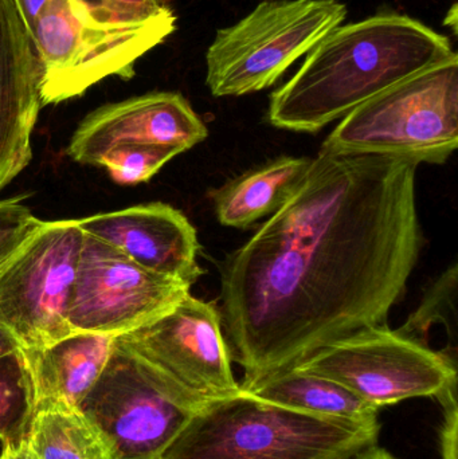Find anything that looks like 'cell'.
<instances>
[{"instance_id": "obj_1", "label": "cell", "mask_w": 458, "mask_h": 459, "mask_svg": "<svg viewBox=\"0 0 458 459\" xmlns=\"http://www.w3.org/2000/svg\"><path fill=\"white\" fill-rule=\"evenodd\" d=\"M419 166L320 148L292 196L225 259L220 317L241 388L386 324L421 254Z\"/></svg>"}, {"instance_id": "obj_2", "label": "cell", "mask_w": 458, "mask_h": 459, "mask_svg": "<svg viewBox=\"0 0 458 459\" xmlns=\"http://www.w3.org/2000/svg\"><path fill=\"white\" fill-rule=\"evenodd\" d=\"M451 39L398 13H381L325 35L271 94L268 120L316 134L400 81L454 56Z\"/></svg>"}, {"instance_id": "obj_3", "label": "cell", "mask_w": 458, "mask_h": 459, "mask_svg": "<svg viewBox=\"0 0 458 459\" xmlns=\"http://www.w3.org/2000/svg\"><path fill=\"white\" fill-rule=\"evenodd\" d=\"M379 428L303 414L239 390L207 401L160 459H349L376 445Z\"/></svg>"}, {"instance_id": "obj_4", "label": "cell", "mask_w": 458, "mask_h": 459, "mask_svg": "<svg viewBox=\"0 0 458 459\" xmlns=\"http://www.w3.org/2000/svg\"><path fill=\"white\" fill-rule=\"evenodd\" d=\"M458 145V56L371 97L341 118L323 150L444 164Z\"/></svg>"}, {"instance_id": "obj_5", "label": "cell", "mask_w": 458, "mask_h": 459, "mask_svg": "<svg viewBox=\"0 0 458 459\" xmlns=\"http://www.w3.org/2000/svg\"><path fill=\"white\" fill-rule=\"evenodd\" d=\"M338 0H266L233 26L220 29L206 54V85L214 97L271 88L325 35L341 26Z\"/></svg>"}, {"instance_id": "obj_6", "label": "cell", "mask_w": 458, "mask_h": 459, "mask_svg": "<svg viewBox=\"0 0 458 459\" xmlns=\"http://www.w3.org/2000/svg\"><path fill=\"white\" fill-rule=\"evenodd\" d=\"M174 13L134 26H101L72 0H50L29 34L39 66L42 105L82 96L108 77H134V65L175 31Z\"/></svg>"}, {"instance_id": "obj_7", "label": "cell", "mask_w": 458, "mask_h": 459, "mask_svg": "<svg viewBox=\"0 0 458 459\" xmlns=\"http://www.w3.org/2000/svg\"><path fill=\"white\" fill-rule=\"evenodd\" d=\"M207 401L116 340L101 377L78 409L115 459H160Z\"/></svg>"}, {"instance_id": "obj_8", "label": "cell", "mask_w": 458, "mask_h": 459, "mask_svg": "<svg viewBox=\"0 0 458 459\" xmlns=\"http://www.w3.org/2000/svg\"><path fill=\"white\" fill-rule=\"evenodd\" d=\"M292 367L335 380L376 410L457 391L454 359L386 324L336 340Z\"/></svg>"}, {"instance_id": "obj_9", "label": "cell", "mask_w": 458, "mask_h": 459, "mask_svg": "<svg viewBox=\"0 0 458 459\" xmlns=\"http://www.w3.org/2000/svg\"><path fill=\"white\" fill-rule=\"evenodd\" d=\"M82 240L78 220L42 222L0 270V324L22 350L74 333L69 307Z\"/></svg>"}, {"instance_id": "obj_10", "label": "cell", "mask_w": 458, "mask_h": 459, "mask_svg": "<svg viewBox=\"0 0 458 459\" xmlns=\"http://www.w3.org/2000/svg\"><path fill=\"white\" fill-rule=\"evenodd\" d=\"M191 286L143 269L83 232L69 307L73 332L120 336L179 304Z\"/></svg>"}, {"instance_id": "obj_11", "label": "cell", "mask_w": 458, "mask_h": 459, "mask_svg": "<svg viewBox=\"0 0 458 459\" xmlns=\"http://www.w3.org/2000/svg\"><path fill=\"white\" fill-rule=\"evenodd\" d=\"M116 340L203 401L241 390L220 310L191 293L160 317Z\"/></svg>"}, {"instance_id": "obj_12", "label": "cell", "mask_w": 458, "mask_h": 459, "mask_svg": "<svg viewBox=\"0 0 458 459\" xmlns=\"http://www.w3.org/2000/svg\"><path fill=\"white\" fill-rule=\"evenodd\" d=\"M209 134L190 102L180 93L153 91L104 105L81 121L67 147L75 163L96 166L109 148L147 144L186 152Z\"/></svg>"}, {"instance_id": "obj_13", "label": "cell", "mask_w": 458, "mask_h": 459, "mask_svg": "<svg viewBox=\"0 0 458 459\" xmlns=\"http://www.w3.org/2000/svg\"><path fill=\"white\" fill-rule=\"evenodd\" d=\"M78 225L148 272L190 286L203 274L196 259L201 245L195 229L169 204H137L78 220Z\"/></svg>"}, {"instance_id": "obj_14", "label": "cell", "mask_w": 458, "mask_h": 459, "mask_svg": "<svg viewBox=\"0 0 458 459\" xmlns=\"http://www.w3.org/2000/svg\"><path fill=\"white\" fill-rule=\"evenodd\" d=\"M40 107L31 38L13 0H0V191L31 161Z\"/></svg>"}, {"instance_id": "obj_15", "label": "cell", "mask_w": 458, "mask_h": 459, "mask_svg": "<svg viewBox=\"0 0 458 459\" xmlns=\"http://www.w3.org/2000/svg\"><path fill=\"white\" fill-rule=\"evenodd\" d=\"M116 337L74 332L39 350H22L29 363L39 403H65L80 407L101 377ZM37 407V406H35Z\"/></svg>"}, {"instance_id": "obj_16", "label": "cell", "mask_w": 458, "mask_h": 459, "mask_svg": "<svg viewBox=\"0 0 458 459\" xmlns=\"http://www.w3.org/2000/svg\"><path fill=\"white\" fill-rule=\"evenodd\" d=\"M312 158L280 156L245 172L212 194L218 222L246 229L274 214L306 177Z\"/></svg>"}, {"instance_id": "obj_17", "label": "cell", "mask_w": 458, "mask_h": 459, "mask_svg": "<svg viewBox=\"0 0 458 459\" xmlns=\"http://www.w3.org/2000/svg\"><path fill=\"white\" fill-rule=\"evenodd\" d=\"M241 390L261 401L314 417L366 425L379 423L376 407L335 380L296 367L274 372Z\"/></svg>"}, {"instance_id": "obj_18", "label": "cell", "mask_w": 458, "mask_h": 459, "mask_svg": "<svg viewBox=\"0 0 458 459\" xmlns=\"http://www.w3.org/2000/svg\"><path fill=\"white\" fill-rule=\"evenodd\" d=\"M27 441L39 459H115L99 429L78 407L39 403Z\"/></svg>"}, {"instance_id": "obj_19", "label": "cell", "mask_w": 458, "mask_h": 459, "mask_svg": "<svg viewBox=\"0 0 458 459\" xmlns=\"http://www.w3.org/2000/svg\"><path fill=\"white\" fill-rule=\"evenodd\" d=\"M37 399L22 348L0 356V439L18 444L27 438Z\"/></svg>"}, {"instance_id": "obj_20", "label": "cell", "mask_w": 458, "mask_h": 459, "mask_svg": "<svg viewBox=\"0 0 458 459\" xmlns=\"http://www.w3.org/2000/svg\"><path fill=\"white\" fill-rule=\"evenodd\" d=\"M183 153L177 148L147 144H118L97 160L120 186H136L155 177L169 160Z\"/></svg>"}, {"instance_id": "obj_21", "label": "cell", "mask_w": 458, "mask_h": 459, "mask_svg": "<svg viewBox=\"0 0 458 459\" xmlns=\"http://www.w3.org/2000/svg\"><path fill=\"white\" fill-rule=\"evenodd\" d=\"M89 21L101 26H134L171 13L164 0H72Z\"/></svg>"}, {"instance_id": "obj_22", "label": "cell", "mask_w": 458, "mask_h": 459, "mask_svg": "<svg viewBox=\"0 0 458 459\" xmlns=\"http://www.w3.org/2000/svg\"><path fill=\"white\" fill-rule=\"evenodd\" d=\"M457 264H452L448 270L438 277V280L428 289L419 309L409 317L408 323L398 329L401 333L425 342L433 324L441 323L448 318L449 310L454 312V299L457 289Z\"/></svg>"}, {"instance_id": "obj_23", "label": "cell", "mask_w": 458, "mask_h": 459, "mask_svg": "<svg viewBox=\"0 0 458 459\" xmlns=\"http://www.w3.org/2000/svg\"><path fill=\"white\" fill-rule=\"evenodd\" d=\"M42 222L21 202L0 201V270Z\"/></svg>"}, {"instance_id": "obj_24", "label": "cell", "mask_w": 458, "mask_h": 459, "mask_svg": "<svg viewBox=\"0 0 458 459\" xmlns=\"http://www.w3.org/2000/svg\"><path fill=\"white\" fill-rule=\"evenodd\" d=\"M444 407V422L441 426V458L458 459V407L457 391L441 399Z\"/></svg>"}, {"instance_id": "obj_25", "label": "cell", "mask_w": 458, "mask_h": 459, "mask_svg": "<svg viewBox=\"0 0 458 459\" xmlns=\"http://www.w3.org/2000/svg\"><path fill=\"white\" fill-rule=\"evenodd\" d=\"M16 11L21 15L27 31L32 29L37 19L50 0H13Z\"/></svg>"}, {"instance_id": "obj_26", "label": "cell", "mask_w": 458, "mask_h": 459, "mask_svg": "<svg viewBox=\"0 0 458 459\" xmlns=\"http://www.w3.org/2000/svg\"><path fill=\"white\" fill-rule=\"evenodd\" d=\"M0 459H39V457L30 446L26 438L18 442V444H3Z\"/></svg>"}, {"instance_id": "obj_27", "label": "cell", "mask_w": 458, "mask_h": 459, "mask_svg": "<svg viewBox=\"0 0 458 459\" xmlns=\"http://www.w3.org/2000/svg\"><path fill=\"white\" fill-rule=\"evenodd\" d=\"M19 348H21V345L16 342L13 333L0 324V356L7 355V353L19 350Z\"/></svg>"}, {"instance_id": "obj_28", "label": "cell", "mask_w": 458, "mask_h": 459, "mask_svg": "<svg viewBox=\"0 0 458 459\" xmlns=\"http://www.w3.org/2000/svg\"><path fill=\"white\" fill-rule=\"evenodd\" d=\"M349 459H397L393 457L389 452H386L385 449H381V447L374 446L366 447V449L360 450L357 455H352Z\"/></svg>"}]
</instances>
